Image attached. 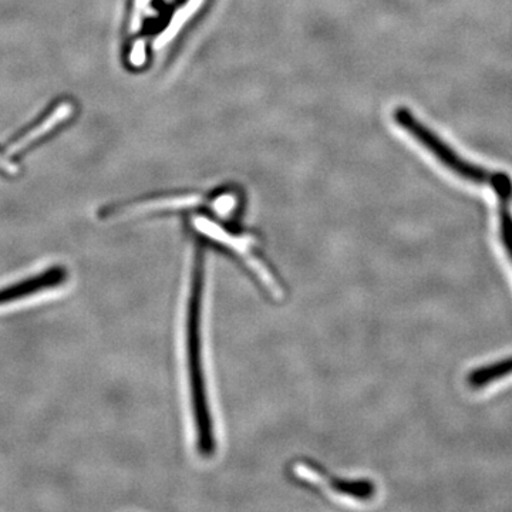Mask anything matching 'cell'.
I'll return each mask as SVG.
<instances>
[{"mask_svg": "<svg viewBox=\"0 0 512 512\" xmlns=\"http://www.w3.org/2000/svg\"><path fill=\"white\" fill-rule=\"evenodd\" d=\"M202 292H204V255L201 249H198L194 272H192L190 301H188L185 350H187L188 384H190L197 447L202 456H211L214 453L215 441L207 392H205L204 365H202L204 363L201 333Z\"/></svg>", "mask_w": 512, "mask_h": 512, "instance_id": "1", "label": "cell"}, {"mask_svg": "<svg viewBox=\"0 0 512 512\" xmlns=\"http://www.w3.org/2000/svg\"><path fill=\"white\" fill-rule=\"evenodd\" d=\"M191 225L195 231L207 237L208 241L220 244L221 247L237 256L271 298H282L284 289L268 265L265 264L264 259L259 256L258 241L254 235L229 231L208 218H191Z\"/></svg>", "mask_w": 512, "mask_h": 512, "instance_id": "2", "label": "cell"}, {"mask_svg": "<svg viewBox=\"0 0 512 512\" xmlns=\"http://www.w3.org/2000/svg\"><path fill=\"white\" fill-rule=\"evenodd\" d=\"M393 117L397 126L402 127L414 140L419 141L421 146L426 147L441 164L446 165L448 170L471 183L493 184L495 173H490L476 164L468 163L467 160L458 156L456 151L444 143L426 124L420 123L413 116L412 111L400 107V109L394 110Z\"/></svg>", "mask_w": 512, "mask_h": 512, "instance_id": "3", "label": "cell"}, {"mask_svg": "<svg viewBox=\"0 0 512 512\" xmlns=\"http://www.w3.org/2000/svg\"><path fill=\"white\" fill-rule=\"evenodd\" d=\"M293 476L302 483L319 488L322 493L348 500L367 501L375 495V485L372 481H345L329 477L322 468L313 466L306 461H298L292 467Z\"/></svg>", "mask_w": 512, "mask_h": 512, "instance_id": "4", "label": "cell"}, {"mask_svg": "<svg viewBox=\"0 0 512 512\" xmlns=\"http://www.w3.org/2000/svg\"><path fill=\"white\" fill-rule=\"evenodd\" d=\"M69 279V269L66 266H49L39 274L29 276V278L5 286V288H0V308L10 305V303L25 301V299L32 298V296L40 295V293L53 291V289L66 284Z\"/></svg>", "mask_w": 512, "mask_h": 512, "instance_id": "5", "label": "cell"}, {"mask_svg": "<svg viewBox=\"0 0 512 512\" xmlns=\"http://www.w3.org/2000/svg\"><path fill=\"white\" fill-rule=\"evenodd\" d=\"M510 373H512V357L503 360V362L474 370L470 377H468V383L474 387H481L485 386V384L493 383L495 380L501 379V377L510 375Z\"/></svg>", "mask_w": 512, "mask_h": 512, "instance_id": "6", "label": "cell"}, {"mask_svg": "<svg viewBox=\"0 0 512 512\" xmlns=\"http://www.w3.org/2000/svg\"><path fill=\"white\" fill-rule=\"evenodd\" d=\"M500 201V234L508 255L512 258V214L510 210V198H498Z\"/></svg>", "mask_w": 512, "mask_h": 512, "instance_id": "7", "label": "cell"}]
</instances>
